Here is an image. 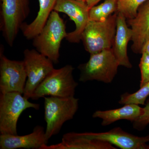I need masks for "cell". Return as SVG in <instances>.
<instances>
[{
	"instance_id": "obj_1",
	"label": "cell",
	"mask_w": 149,
	"mask_h": 149,
	"mask_svg": "<svg viewBox=\"0 0 149 149\" xmlns=\"http://www.w3.org/2000/svg\"><path fill=\"white\" fill-rule=\"evenodd\" d=\"M67 34L64 21L58 12L53 10L39 34L32 39L33 45L39 52L57 64L62 42Z\"/></svg>"
},
{
	"instance_id": "obj_2",
	"label": "cell",
	"mask_w": 149,
	"mask_h": 149,
	"mask_svg": "<svg viewBox=\"0 0 149 149\" xmlns=\"http://www.w3.org/2000/svg\"><path fill=\"white\" fill-rule=\"evenodd\" d=\"M45 136L49 141L59 133L65 123L72 119L79 108V99L73 97H44Z\"/></svg>"
},
{
	"instance_id": "obj_3",
	"label": "cell",
	"mask_w": 149,
	"mask_h": 149,
	"mask_svg": "<svg viewBox=\"0 0 149 149\" xmlns=\"http://www.w3.org/2000/svg\"><path fill=\"white\" fill-rule=\"evenodd\" d=\"M119 62L112 49H108L91 54L87 62L78 67L80 71L79 81L85 83L96 81L110 83L118 72Z\"/></svg>"
},
{
	"instance_id": "obj_4",
	"label": "cell",
	"mask_w": 149,
	"mask_h": 149,
	"mask_svg": "<svg viewBox=\"0 0 149 149\" xmlns=\"http://www.w3.org/2000/svg\"><path fill=\"white\" fill-rule=\"evenodd\" d=\"M118 13L104 20H89L81 36L85 49L90 54L111 49L116 31Z\"/></svg>"
},
{
	"instance_id": "obj_5",
	"label": "cell",
	"mask_w": 149,
	"mask_h": 149,
	"mask_svg": "<svg viewBox=\"0 0 149 149\" xmlns=\"http://www.w3.org/2000/svg\"><path fill=\"white\" fill-rule=\"evenodd\" d=\"M74 68L66 65L59 69H54L37 87L31 99L37 100L47 96L73 97L78 84L73 76Z\"/></svg>"
},
{
	"instance_id": "obj_6",
	"label": "cell",
	"mask_w": 149,
	"mask_h": 149,
	"mask_svg": "<svg viewBox=\"0 0 149 149\" xmlns=\"http://www.w3.org/2000/svg\"><path fill=\"white\" fill-rule=\"evenodd\" d=\"M18 92L1 93L0 95V133L17 135V125L20 115L25 110H38L40 104L29 101Z\"/></svg>"
},
{
	"instance_id": "obj_7",
	"label": "cell",
	"mask_w": 149,
	"mask_h": 149,
	"mask_svg": "<svg viewBox=\"0 0 149 149\" xmlns=\"http://www.w3.org/2000/svg\"><path fill=\"white\" fill-rule=\"evenodd\" d=\"M29 13V0H1L0 29L10 47Z\"/></svg>"
},
{
	"instance_id": "obj_8",
	"label": "cell",
	"mask_w": 149,
	"mask_h": 149,
	"mask_svg": "<svg viewBox=\"0 0 149 149\" xmlns=\"http://www.w3.org/2000/svg\"><path fill=\"white\" fill-rule=\"evenodd\" d=\"M23 61L27 80L23 95L26 98L31 99L37 87L54 69V63L34 49L24 50Z\"/></svg>"
},
{
	"instance_id": "obj_9",
	"label": "cell",
	"mask_w": 149,
	"mask_h": 149,
	"mask_svg": "<svg viewBox=\"0 0 149 149\" xmlns=\"http://www.w3.org/2000/svg\"><path fill=\"white\" fill-rule=\"evenodd\" d=\"M0 48V92H18L23 94L27 74L23 61L11 60L3 54Z\"/></svg>"
},
{
	"instance_id": "obj_10",
	"label": "cell",
	"mask_w": 149,
	"mask_h": 149,
	"mask_svg": "<svg viewBox=\"0 0 149 149\" xmlns=\"http://www.w3.org/2000/svg\"><path fill=\"white\" fill-rule=\"evenodd\" d=\"M54 10L69 17L75 24L74 31L68 33L65 39L71 43H78L82 32L89 21L90 8L84 0H57Z\"/></svg>"
},
{
	"instance_id": "obj_11",
	"label": "cell",
	"mask_w": 149,
	"mask_h": 149,
	"mask_svg": "<svg viewBox=\"0 0 149 149\" xmlns=\"http://www.w3.org/2000/svg\"><path fill=\"white\" fill-rule=\"evenodd\" d=\"M80 133L87 138L108 142L120 149H149L147 144L149 142V135L142 137L135 136L119 127L104 132Z\"/></svg>"
},
{
	"instance_id": "obj_12",
	"label": "cell",
	"mask_w": 149,
	"mask_h": 149,
	"mask_svg": "<svg viewBox=\"0 0 149 149\" xmlns=\"http://www.w3.org/2000/svg\"><path fill=\"white\" fill-rule=\"evenodd\" d=\"M48 141L44 127L37 125L32 133L24 136L10 134L0 135V149L19 148L40 149Z\"/></svg>"
},
{
	"instance_id": "obj_13",
	"label": "cell",
	"mask_w": 149,
	"mask_h": 149,
	"mask_svg": "<svg viewBox=\"0 0 149 149\" xmlns=\"http://www.w3.org/2000/svg\"><path fill=\"white\" fill-rule=\"evenodd\" d=\"M127 21L133 32L132 51L135 53L141 54L149 32V0L140 6L134 18Z\"/></svg>"
},
{
	"instance_id": "obj_14",
	"label": "cell",
	"mask_w": 149,
	"mask_h": 149,
	"mask_svg": "<svg viewBox=\"0 0 149 149\" xmlns=\"http://www.w3.org/2000/svg\"><path fill=\"white\" fill-rule=\"evenodd\" d=\"M116 149L108 142L87 138L80 133L70 132L63 135L60 143L50 146L44 145L40 149Z\"/></svg>"
},
{
	"instance_id": "obj_15",
	"label": "cell",
	"mask_w": 149,
	"mask_h": 149,
	"mask_svg": "<svg viewBox=\"0 0 149 149\" xmlns=\"http://www.w3.org/2000/svg\"><path fill=\"white\" fill-rule=\"evenodd\" d=\"M132 36V29L128 27L126 19L122 15L118 13L116 34L112 49L120 66L128 68H132L127 54L128 43Z\"/></svg>"
},
{
	"instance_id": "obj_16",
	"label": "cell",
	"mask_w": 149,
	"mask_h": 149,
	"mask_svg": "<svg viewBox=\"0 0 149 149\" xmlns=\"http://www.w3.org/2000/svg\"><path fill=\"white\" fill-rule=\"evenodd\" d=\"M143 112V108L139 105L128 104L116 109L97 111L93 113V117L101 119L102 125L106 126L120 120L133 123L141 116Z\"/></svg>"
},
{
	"instance_id": "obj_17",
	"label": "cell",
	"mask_w": 149,
	"mask_h": 149,
	"mask_svg": "<svg viewBox=\"0 0 149 149\" xmlns=\"http://www.w3.org/2000/svg\"><path fill=\"white\" fill-rule=\"evenodd\" d=\"M39 10L35 19L30 24L24 22L21 30L25 38L32 40L41 31L50 15L54 10L57 0H38Z\"/></svg>"
},
{
	"instance_id": "obj_18",
	"label": "cell",
	"mask_w": 149,
	"mask_h": 149,
	"mask_svg": "<svg viewBox=\"0 0 149 149\" xmlns=\"http://www.w3.org/2000/svg\"><path fill=\"white\" fill-rule=\"evenodd\" d=\"M117 10V0H105L103 3L90 9L89 20L100 21L104 20L116 13Z\"/></svg>"
},
{
	"instance_id": "obj_19",
	"label": "cell",
	"mask_w": 149,
	"mask_h": 149,
	"mask_svg": "<svg viewBox=\"0 0 149 149\" xmlns=\"http://www.w3.org/2000/svg\"><path fill=\"white\" fill-rule=\"evenodd\" d=\"M149 96V82L135 93L131 94L126 93L121 95L118 103L124 105L128 104L143 105Z\"/></svg>"
},
{
	"instance_id": "obj_20",
	"label": "cell",
	"mask_w": 149,
	"mask_h": 149,
	"mask_svg": "<svg viewBox=\"0 0 149 149\" xmlns=\"http://www.w3.org/2000/svg\"><path fill=\"white\" fill-rule=\"evenodd\" d=\"M147 0H117L116 13L120 14L126 20L132 19L137 15L140 6Z\"/></svg>"
},
{
	"instance_id": "obj_21",
	"label": "cell",
	"mask_w": 149,
	"mask_h": 149,
	"mask_svg": "<svg viewBox=\"0 0 149 149\" xmlns=\"http://www.w3.org/2000/svg\"><path fill=\"white\" fill-rule=\"evenodd\" d=\"M141 54L139 64L141 73L140 88L149 82V54L143 52Z\"/></svg>"
},
{
	"instance_id": "obj_22",
	"label": "cell",
	"mask_w": 149,
	"mask_h": 149,
	"mask_svg": "<svg viewBox=\"0 0 149 149\" xmlns=\"http://www.w3.org/2000/svg\"><path fill=\"white\" fill-rule=\"evenodd\" d=\"M143 109L142 115L132 123L133 128L139 131L144 130L149 124V100L145 104Z\"/></svg>"
},
{
	"instance_id": "obj_23",
	"label": "cell",
	"mask_w": 149,
	"mask_h": 149,
	"mask_svg": "<svg viewBox=\"0 0 149 149\" xmlns=\"http://www.w3.org/2000/svg\"><path fill=\"white\" fill-rule=\"evenodd\" d=\"M143 52L149 54V32L143 47L142 52Z\"/></svg>"
},
{
	"instance_id": "obj_24",
	"label": "cell",
	"mask_w": 149,
	"mask_h": 149,
	"mask_svg": "<svg viewBox=\"0 0 149 149\" xmlns=\"http://www.w3.org/2000/svg\"><path fill=\"white\" fill-rule=\"evenodd\" d=\"M87 3L89 8H91L94 6H96L101 0H84Z\"/></svg>"
}]
</instances>
